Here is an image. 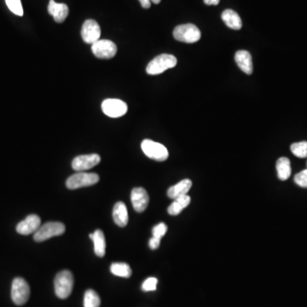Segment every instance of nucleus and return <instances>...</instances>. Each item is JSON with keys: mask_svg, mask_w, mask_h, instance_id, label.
Returning a JSON list of instances; mask_svg holds the SVG:
<instances>
[{"mask_svg": "<svg viewBox=\"0 0 307 307\" xmlns=\"http://www.w3.org/2000/svg\"><path fill=\"white\" fill-rule=\"evenodd\" d=\"M141 148L148 157L157 161H164L169 155L168 149L164 145L152 140H144L141 144Z\"/></svg>", "mask_w": 307, "mask_h": 307, "instance_id": "nucleus-7", "label": "nucleus"}, {"mask_svg": "<svg viewBox=\"0 0 307 307\" xmlns=\"http://www.w3.org/2000/svg\"><path fill=\"white\" fill-rule=\"evenodd\" d=\"M99 181L97 173H78L70 176L66 182L67 188L69 190L84 188L96 185Z\"/></svg>", "mask_w": 307, "mask_h": 307, "instance_id": "nucleus-5", "label": "nucleus"}, {"mask_svg": "<svg viewBox=\"0 0 307 307\" xmlns=\"http://www.w3.org/2000/svg\"><path fill=\"white\" fill-rule=\"evenodd\" d=\"M103 112L107 116L111 118H119L126 114L127 112V105L121 100L115 98H109L104 100L102 104Z\"/></svg>", "mask_w": 307, "mask_h": 307, "instance_id": "nucleus-9", "label": "nucleus"}, {"mask_svg": "<svg viewBox=\"0 0 307 307\" xmlns=\"http://www.w3.org/2000/svg\"><path fill=\"white\" fill-rule=\"evenodd\" d=\"M291 152L293 155L297 156L299 158L307 157V142L302 141V142H295L291 145L290 147Z\"/></svg>", "mask_w": 307, "mask_h": 307, "instance_id": "nucleus-24", "label": "nucleus"}, {"mask_svg": "<svg viewBox=\"0 0 307 307\" xmlns=\"http://www.w3.org/2000/svg\"><path fill=\"white\" fill-rule=\"evenodd\" d=\"M151 1H152L154 4H156V5H157V4H159L161 0H151Z\"/></svg>", "mask_w": 307, "mask_h": 307, "instance_id": "nucleus-32", "label": "nucleus"}, {"mask_svg": "<svg viewBox=\"0 0 307 307\" xmlns=\"http://www.w3.org/2000/svg\"><path fill=\"white\" fill-rule=\"evenodd\" d=\"M206 5H217L219 4L220 0H203Z\"/></svg>", "mask_w": 307, "mask_h": 307, "instance_id": "nucleus-31", "label": "nucleus"}, {"mask_svg": "<svg viewBox=\"0 0 307 307\" xmlns=\"http://www.w3.org/2000/svg\"><path fill=\"white\" fill-rule=\"evenodd\" d=\"M48 11L52 15L56 23H64L69 15V7L65 4H59L54 0H50L48 5Z\"/></svg>", "mask_w": 307, "mask_h": 307, "instance_id": "nucleus-14", "label": "nucleus"}, {"mask_svg": "<svg viewBox=\"0 0 307 307\" xmlns=\"http://www.w3.org/2000/svg\"><path fill=\"white\" fill-rule=\"evenodd\" d=\"M191 203V197L188 195L179 196L178 198L174 199V201L168 208V212L170 215H178L183 209L187 208Z\"/></svg>", "mask_w": 307, "mask_h": 307, "instance_id": "nucleus-20", "label": "nucleus"}, {"mask_svg": "<svg viewBox=\"0 0 307 307\" xmlns=\"http://www.w3.org/2000/svg\"><path fill=\"white\" fill-rule=\"evenodd\" d=\"M40 218L36 214H31V215L28 216L24 220L18 223L16 226V231L21 235L27 236V235L35 233L36 231L40 228Z\"/></svg>", "mask_w": 307, "mask_h": 307, "instance_id": "nucleus-13", "label": "nucleus"}, {"mask_svg": "<svg viewBox=\"0 0 307 307\" xmlns=\"http://www.w3.org/2000/svg\"><path fill=\"white\" fill-rule=\"evenodd\" d=\"M131 201L134 210L137 213H142L148 208L150 202V196L147 191L142 187H137L132 190L131 194Z\"/></svg>", "mask_w": 307, "mask_h": 307, "instance_id": "nucleus-12", "label": "nucleus"}, {"mask_svg": "<svg viewBox=\"0 0 307 307\" xmlns=\"http://www.w3.org/2000/svg\"><path fill=\"white\" fill-rule=\"evenodd\" d=\"M277 176L280 180H287L291 175V164L290 159L287 157H281L277 160Z\"/></svg>", "mask_w": 307, "mask_h": 307, "instance_id": "nucleus-21", "label": "nucleus"}, {"mask_svg": "<svg viewBox=\"0 0 307 307\" xmlns=\"http://www.w3.org/2000/svg\"><path fill=\"white\" fill-rule=\"evenodd\" d=\"M295 182L297 186L307 188V169L301 171L295 176Z\"/></svg>", "mask_w": 307, "mask_h": 307, "instance_id": "nucleus-27", "label": "nucleus"}, {"mask_svg": "<svg viewBox=\"0 0 307 307\" xmlns=\"http://www.w3.org/2000/svg\"><path fill=\"white\" fill-rule=\"evenodd\" d=\"M101 299L94 290H88L85 293L84 307H99Z\"/></svg>", "mask_w": 307, "mask_h": 307, "instance_id": "nucleus-23", "label": "nucleus"}, {"mask_svg": "<svg viewBox=\"0 0 307 307\" xmlns=\"http://www.w3.org/2000/svg\"><path fill=\"white\" fill-rule=\"evenodd\" d=\"M92 53L100 59H111L117 53V46L108 39H98L92 45Z\"/></svg>", "mask_w": 307, "mask_h": 307, "instance_id": "nucleus-8", "label": "nucleus"}, {"mask_svg": "<svg viewBox=\"0 0 307 307\" xmlns=\"http://www.w3.org/2000/svg\"><path fill=\"white\" fill-rule=\"evenodd\" d=\"M235 61L245 74H252L254 71L251 54L248 51H238L235 55Z\"/></svg>", "mask_w": 307, "mask_h": 307, "instance_id": "nucleus-15", "label": "nucleus"}, {"mask_svg": "<svg viewBox=\"0 0 307 307\" xmlns=\"http://www.w3.org/2000/svg\"><path fill=\"white\" fill-rule=\"evenodd\" d=\"M65 226L61 222H48L36 231L33 236L34 241L42 242L54 236H61L65 232Z\"/></svg>", "mask_w": 307, "mask_h": 307, "instance_id": "nucleus-4", "label": "nucleus"}, {"mask_svg": "<svg viewBox=\"0 0 307 307\" xmlns=\"http://www.w3.org/2000/svg\"><path fill=\"white\" fill-rule=\"evenodd\" d=\"M173 37L175 39L185 43H196L201 38V31L194 24L188 23L176 27L173 31Z\"/></svg>", "mask_w": 307, "mask_h": 307, "instance_id": "nucleus-3", "label": "nucleus"}, {"mask_svg": "<svg viewBox=\"0 0 307 307\" xmlns=\"http://www.w3.org/2000/svg\"><path fill=\"white\" fill-rule=\"evenodd\" d=\"M158 280L155 277H150L145 280V282L142 283V290L145 292H150V291H155L157 286Z\"/></svg>", "mask_w": 307, "mask_h": 307, "instance_id": "nucleus-26", "label": "nucleus"}, {"mask_svg": "<svg viewBox=\"0 0 307 307\" xmlns=\"http://www.w3.org/2000/svg\"><path fill=\"white\" fill-rule=\"evenodd\" d=\"M8 8L15 15L22 16L23 15V8L21 0H5Z\"/></svg>", "mask_w": 307, "mask_h": 307, "instance_id": "nucleus-25", "label": "nucleus"}, {"mask_svg": "<svg viewBox=\"0 0 307 307\" xmlns=\"http://www.w3.org/2000/svg\"><path fill=\"white\" fill-rule=\"evenodd\" d=\"M178 60L171 54H161L150 62L146 68L147 74L156 75L165 72L168 69H173L177 65Z\"/></svg>", "mask_w": 307, "mask_h": 307, "instance_id": "nucleus-2", "label": "nucleus"}, {"mask_svg": "<svg viewBox=\"0 0 307 307\" xmlns=\"http://www.w3.org/2000/svg\"><path fill=\"white\" fill-rule=\"evenodd\" d=\"M222 20L228 28L234 30H240L242 27L241 17L238 14L232 10H226L222 13Z\"/></svg>", "mask_w": 307, "mask_h": 307, "instance_id": "nucleus-19", "label": "nucleus"}, {"mask_svg": "<svg viewBox=\"0 0 307 307\" xmlns=\"http://www.w3.org/2000/svg\"><path fill=\"white\" fill-rule=\"evenodd\" d=\"M160 239L161 238H158V237L153 236L152 238L150 239V242H149L150 249H152V250L157 249L159 246H160Z\"/></svg>", "mask_w": 307, "mask_h": 307, "instance_id": "nucleus-29", "label": "nucleus"}, {"mask_svg": "<svg viewBox=\"0 0 307 307\" xmlns=\"http://www.w3.org/2000/svg\"><path fill=\"white\" fill-rule=\"evenodd\" d=\"M89 236L94 243L95 254L97 257L103 258L106 253V241L104 232L101 230H97L94 233L90 234Z\"/></svg>", "mask_w": 307, "mask_h": 307, "instance_id": "nucleus-18", "label": "nucleus"}, {"mask_svg": "<svg viewBox=\"0 0 307 307\" xmlns=\"http://www.w3.org/2000/svg\"><path fill=\"white\" fill-rule=\"evenodd\" d=\"M110 272L112 274L117 277H124V278H129L132 276V269L129 264L124 262H119V263H113L110 267Z\"/></svg>", "mask_w": 307, "mask_h": 307, "instance_id": "nucleus-22", "label": "nucleus"}, {"mask_svg": "<svg viewBox=\"0 0 307 307\" xmlns=\"http://www.w3.org/2000/svg\"><path fill=\"white\" fill-rule=\"evenodd\" d=\"M113 218L114 223H116L119 227H125L128 223V212H127V206L124 202L119 201L114 206L113 209Z\"/></svg>", "mask_w": 307, "mask_h": 307, "instance_id": "nucleus-17", "label": "nucleus"}, {"mask_svg": "<svg viewBox=\"0 0 307 307\" xmlns=\"http://www.w3.org/2000/svg\"><path fill=\"white\" fill-rule=\"evenodd\" d=\"M30 296V288L22 277H16L12 282L11 299L16 305H23L28 302Z\"/></svg>", "mask_w": 307, "mask_h": 307, "instance_id": "nucleus-6", "label": "nucleus"}, {"mask_svg": "<svg viewBox=\"0 0 307 307\" xmlns=\"http://www.w3.org/2000/svg\"><path fill=\"white\" fill-rule=\"evenodd\" d=\"M81 36L83 40L87 44H93L100 39L101 28L95 20H87L82 27Z\"/></svg>", "mask_w": 307, "mask_h": 307, "instance_id": "nucleus-11", "label": "nucleus"}, {"mask_svg": "<svg viewBox=\"0 0 307 307\" xmlns=\"http://www.w3.org/2000/svg\"><path fill=\"white\" fill-rule=\"evenodd\" d=\"M192 187V181L189 178H186L180 181L175 186L168 189V196L171 199H176L179 196H186Z\"/></svg>", "mask_w": 307, "mask_h": 307, "instance_id": "nucleus-16", "label": "nucleus"}, {"mask_svg": "<svg viewBox=\"0 0 307 307\" xmlns=\"http://www.w3.org/2000/svg\"><path fill=\"white\" fill-rule=\"evenodd\" d=\"M100 161H101V157L97 154L79 155L73 160L72 168L74 170L78 172L89 170L98 165Z\"/></svg>", "mask_w": 307, "mask_h": 307, "instance_id": "nucleus-10", "label": "nucleus"}, {"mask_svg": "<svg viewBox=\"0 0 307 307\" xmlns=\"http://www.w3.org/2000/svg\"><path fill=\"white\" fill-rule=\"evenodd\" d=\"M139 2L145 9H149L151 6V0H139Z\"/></svg>", "mask_w": 307, "mask_h": 307, "instance_id": "nucleus-30", "label": "nucleus"}, {"mask_svg": "<svg viewBox=\"0 0 307 307\" xmlns=\"http://www.w3.org/2000/svg\"><path fill=\"white\" fill-rule=\"evenodd\" d=\"M168 231V226L164 223H158L157 226H155L152 230L153 236L161 238L162 236H165L166 233Z\"/></svg>", "mask_w": 307, "mask_h": 307, "instance_id": "nucleus-28", "label": "nucleus"}, {"mask_svg": "<svg viewBox=\"0 0 307 307\" xmlns=\"http://www.w3.org/2000/svg\"><path fill=\"white\" fill-rule=\"evenodd\" d=\"M54 284L56 296L63 300L67 299L73 291L74 284V276L71 272L64 270L56 275Z\"/></svg>", "mask_w": 307, "mask_h": 307, "instance_id": "nucleus-1", "label": "nucleus"}]
</instances>
